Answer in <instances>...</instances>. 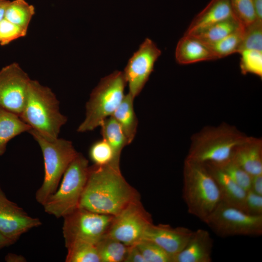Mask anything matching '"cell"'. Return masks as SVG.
Returning <instances> with one entry per match:
<instances>
[{
    "mask_svg": "<svg viewBox=\"0 0 262 262\" xmlns=\"http://www.w3.org/2000/svg\"><path fill=\"white\" fill-rule=\"evenodd\" d=\"M101 134L111 147L115 159L120 161L123 148L128 145L126 136L119 124L112 116L105 119L100 125Z\"/></svg>",
    "mask_w": 262,
    "mask_h": 262,
    "instance_id": "cell-23",
    "label": "cell"
},
{
    "mask_svg": "<svg viewBox=\"0 0 262 262\" xmlns=\"http://www.w3.org/2000/svg\"><path fill=\"white\" fill-rule=\"evenodd\" d=\"M96 246L100 262H124L129 247L120 241L106 235Z\"/></svg>",
    "mask_w": 262,
    "mask_h": 262,
    "instance_id": "cell-25",
    "label": "cell"
},
{
    "mask_svg": "<svg viewBox=\"0 0 262 262\" xmlns=\"http://www.w3.org/2000/svg\"><path fill=\"white\" fill-rule=\"evenodd\" d=\"M28 132L39 144L43 157L44 180L35 193L36 200L43 206L57 189L65 171L78 152L69 140H50L33 129Z\"/></svg>",
    "mask_w": 262,
    "mask_h": 262,
    "instance_id": "cell-5",
    "label": "cell"
},
{
    "mask_svg": "<svg viewBox=\"0 0 262 262\" xmlns=\"http://www.w3.org/2000/svg\"><path fill=\"white\" fill-rule=\"evenodd\" d=\"M127 82L123 72L115 71L101 79L86 104V115L77 131L94 130L112 115L122 101Z\"/></svg>",
    "mask_w": 262,
    "mask_h": 262,
    "instance_id": "cell-6",
    "label": "cell"
},
{
    "mask_svg": "<svg viewBox=\"0 0 262 262\" xmlns=\"http://www.w3.org/2000/svg\"><path fill=\"white\" fill-rule=\"evenodd\" d=\"M89 155L95 165L103 166L112 163L120 164V161L115 159L113 149L103 138L92 144L89 149Z\"/></svg>",
    "mask_w": 262,
    "mask_h": 262,
    "instance_id": "cell-29",
    "label": "cell"
},
{
    "mask_svg": "<svg viewBox=\"0 0 262 262\" xmlns=\"http://www.w3.org/2000/svg\"><path fill=\"white\" fill-rule=\"evenodd\" d=\"M244 211L251 215L262 216V196L247 191Z\"/></svg>",
    "mask_w": 262,
    "mask_h": 262,
    "instance_id": "cell-35",
    "label": "cell"
},
{
    "mask_svg": "<svg viewBox=\"0 0 262 262\" xmlns=\"http://www.w3.org/2000/svg\"><path fill=\"white\" fill-rule=\"evenodd\" d=\"M250 190L262 196V174L252 176Z\"/></svg>",
    "mask_w": 262,
    "mask_h": 262,
    "instance_id": "cell-37",
    "label": "cell"
},
{
    "mask_svg": "<svg viewBox=\"0 0 262 262\" xmlns=\"http://www.w3.org/2000/svg\"><path fill=\"white\" fill-rule=\"evenodd\" d=\"M234 16L229 0H211L192 20L185 34H193Z\"/></svg>",
    "mask_w": 262,
    "mask_h": 262,
    "instance_id": "cell-19",
    "label": "cell"
},
{
    "mask_svg": "<svg viewBox=\"0 0 262 262\" xmlns=\"http://www.w3.org/2000/svg\"><path fill=\"white\" fill-rule=\"evenodd\" d=\"M161 51L150 39L146 38L129 60L123 72L129 93L135 98L142 91L153 70Z\"/></svg>",
    "mask_w": 262,
    "mask_h": 262,
    "instance_id": "cell-12",
    "label": "cell"
},
{
    "mask_svg": "<svg viewBox=\"0 0 262 262\" xmlns=\"http://www.w3.org/2000/svg\"><path fill=\"white\" fill-rule=\"evenodd\" d=\"M235 17L244 27L256 19L253 0H229Z\"/></svg>",
    "mask_w": 262,
    "mask_h": 262,
    "instance_id": "cell-33",
    "label": "cell"
},
{
    "mask_svg": "<svg viewBox=\"0 0 262 262\" xmlns=\"http://www.w3.org/2000/svg\"><path fill=\"white\" fill-rule=\"evenodd\" d=\"M9 2L8 0H0V21L4 18L5 10Z\"/></svg>",
    "mask_w": 262,
    "mask_h": 262,
    "instance_id": "cell-41",
    "label": "cell"
},
{
    "mask_svg": "<svg viewBox=\"0 0 262 262\" xmlns=\"http://www.w3.org/2000/svg\"><path fill=\"white\" fill-rule=\"evenodd\" d=\"M27 31L4 18L0 21V45H7L12 41L26 36Z\"/></svg>",
    "mask_w": 262,
    "mask_h": 262,
    "instance_id": "cell-34",
    "label": "cell"
},
{
    "mask_svg": "<svg viewBox=\"0 0 262 262\" xmlns=\"http://www.w3.org/2000/svg\"><path fill=\"white\" fill-rule=\"evenodd\" d=\"M31 79L17 63L0 70V107L19 116L24 108Z\"/></svg>",
    "mask_w": 262,
    "mask_h": 262,
    "instance_id": "cell-11",
    "label": "cell"
},
{
    "mask_svg": "<svg viewBox=\"0 0 262 262\" xmlns=\"http://www.w3.org/2000/svg\"><path fill=\"white\" fill-rule=\"evenodd\" d=\"M240 68L244 75L248 73L262 77V51L245 49L241 51Z\"/></svg>",
    "mask_w": 262,
    "mask_h": 262,
    "instance_id": "cell-30",
    "label": "cell"
},
{
    "mask_svg": "<svg viewBox=\"0 0 262 262\" xmlns=\"http://www.w3.org/2000/svg\"><path fill=\"white\" fill-rule=\"evenodd\" d=\"M42 224L15 202L10 200L0 186V231L14 244L31 229Z\"/></svg>",
    "mask_w": 262,
    "mask_h": 262,
    "instance_id": "cell-13",
    "label": "cell"
},
{
    "mask_svg": "<svg viewBox=\"0 0 262 262\" xmlns=\"http://www.w3.org/2000/svg\"><path fill=\"white\" fill-rule=\"evenodd\" d=\"M19 117L32 129L47 138H58L61 127L67 117L59 110V101L51 89L31 80L26 102Z\"/></svg>",
    "mask_w": 262,
    "mask_h": 262,
    "instance_id": "cell-2",
    "label": "cell"
},
{
    "mask_svg": "<svg viewBox=\"0 0 262 262\" xmlns=\"http://www.w3.org/2000/svg\"><path fill=\"white\" fill-rule=\"evenodd\" d=\"M5 261L7 262H24L26 259L21 255L9 253L5 257Z\"/></svg>",
    "mask_w": 262,
    "mask_h": 262,
    "instance_id": "cell-39",
    "label": "cell"
},
{
    "mask_svg": "<svg viewBox=\"0 0 262 262\" xmlns=\"http://www.w3.org/2000/svg\"><path fill=\"white\" fill-rule=\"evenodd\" d=\"M113 216L78 208L63 217L65 246L75 242L97 245L106 235Z\"/></svg>",
    "mask_w": 262,
    "mask_h": 262,
    "instance_id": "cell-9",
    "label": "cell"
},
{
    "mask_svg": "<svg viewBox=\"0 0 262 262\" xmlns=\"http://www.w3.org/2000/svg\"><path fill=\"white\" fill-rule=\"evenodd\" d=\"M256 19L262 20V0H253Z\"/></svg>",
    "mask_w": 262,
    "mask_h": 262,
    "instance_id": "cell-38",
    "label": "cell"
},
{
    "mask_svg": "<svg viewBox=\"0 0 262 262\" xmlns=\"http://www.w3.org/2000/svg\"><path fill=\"white\" fill-rule=\"evenodd\" d=\"M203 222L220 237L262 234V216L249 215L221 201Z\"/></svg>",
    "mask_w": 262,
    "mask_h": 262,
    "instance_id": "cell-8",
    "label": "cell"
},
{
    "mask_svg": "<svg viewBox=\"0 0 262 262\" xmlns=\"http://www.w3.org/2000/svg\"><path fill=\"white\" fill-rule=\"evenodd\" d=\"M31 129L18 115L0 107V156L6 151L10 140Z\"/></svg>",
    "mask_w": 262,
    "mask_h": 262,
    "instance_id": "cell-20",
    "label": "cell"
},
{
    "mask_svg": "<svg viewBox=\"0 0 262 262\" xmlns=\"http://www.w3.org/2000/svg\"><path fill=\"white\" fill-rule=\"evenodd\" d=\"M193 231L183 227L173 228L167 224H152L143 238L156 243L172 258L180 252L190 239Z\"/></svg>",
    "mask_w": 262,
    "mask_h": 262,
    "instance_id": "cell-14",
    "label": "cell"
},
{
    "mask_svg": "<svg viewBox=\"0 0 262 262\" xmlns=\"http://www.w3.org/2000/svg\"><path fill=\"white\" fill-rule=\"evenodd\" d=\"M134 99L129 93L125 95L112 115L122 128L128 145L134 139L138 125V119L133 108Z\"/></svg>",
    "mask_w": 262,
    "mask_h": 262,
    "instance_id": "cell-21",
    "label": "cell"
},
{
    "mask_svg": "<svg viewBox=\"0 0 262 262\" xmlns=\"http://www.w3.org/2000/svg\"><path fill=\"white\" fill-rule=\"evenodd\" d=\"M204 164L217 184L221 202L244 211L246 191L216 165L211 163Z\"/></svg>",
    "mask_w": 262,
    "mask_h": 262,
    "instance_id": "cell-18",
    "label": "cell"
},
{
    "mask_svg": "<svg viewBox=\"0 0 262 262\" xmlns=\"http://www.w3.org/2000/svg\"><path fill=\"white\" fill-rule=\"evenodd\" d=\"M214 164L243 189L246 191L250 189L252 176L239 165L230 160L219 164Z\"/></svg>",
    "mask_w": 262,
    "mask_h": 262,
    "instance_id": "cell-32",
    "label": "cell"
},
{
    "mask_svg": "<svg viewBox=\"0 0 262 262\" xmlns=\"http://www.w3.org/2000/svg\"><path fill=\"white\" fill-rule=\"evenodd\" d=\"M243 33V27H242L217 41L207 44L218 59L225 57L237 53L242 39Z\"/></svg>",
    "mask_w": 262,
    "mask_h": 262,
    "instance_id": "cell-27",
    "label": "cell"
},
{
    "mask_svg": "<svg viewBox=\"0 0 262 262\" xmlns=\"http://www.w3.org/2000/svg\"><path fill=\"white\" fill-rule=\"evenodd\" d=\"M152 224L151 214L138 199L130 203L113 216L106 236L130 246L143 238Z\"/></svg>",
    "mask_w": 262,
    "mask_h": 262,
    "instance_id": "cell-10",
    "label": "cell"
},
{
    "mask_svg": "<svg viewBox=\"0 0 262 262\" xmlns=\"http://www.w3.org/2000/svg\"><path fill=\"white\" fill-rule=\"evenodd\" d=\"M245 49L262 51V20L256 19L243 27L242 39L237 53Z\"/></svg>",
    "mask_w": 262,
    "mask_h": 262,
    "instance_id": "cell-28",
    "label": "cell"
},
{
    "mask_svg": "<svg viewBox=\"0 0 262 262\" xmlns=\"http://www.w3.org/2000/svg\"><path fill=\"white\" fill-rule=\"evenodd\" d=\"M66 262H100L96 245L75 242L66 246Z\"/></svg>",
    "mask_w": 262,
    "mask_h": 262,
    "instance_id": "cell-26",
    "label": "cell"
},
{
    "mask_svg": "<svg viewBox=\"0 0 262 262\" xmlns=\"http://www.w3.org/2000/svg\"><path fill=\"white\" fill-rule=\"evenodd\" d=\"M213 240L207 230L199 229L193 233L183 249L172 262H211Z\"/></svg>",
    "mask_w": 262,
    "mask_h": 262,
    "instance_id": "cell-15",
    "label": "cell"
},
{
    "mask_svg": "<svg viewBox=\"0 0 262 262\" xmlns=\"http://www.w3.org/2000/svg\"><path fill=\"white\" fill-rule=\"evenodd\" d=\"M182 197L188 213L203 222L221 201L217 184L204 163L185 159Z\"/></svg>",
    "mask_w": 262,
    "mask_h": 262,
    "instance_id": "cell-3",
    "label": "cell"
},
{
    "mask_svg": "<svg viewBox=\"0 0 262 262\" xmlns=\"http://www.w3.org/2000/svg\"><path fill=\"white\" fill-rule=\"evenodd\" d=\"M13 244L14 243L4 236L0 231V249Z\"/></svg>",
    "mask_w": 262,
    "mask_h": 262,
    "instance_id": "cell-40",
    "label": "cell"
},
{
    "mask_svg": "<svg viewBox=\"0 0 262 262\" xmlns=\"http://www.w3.org/2000/svg\"><path fill=\"white\" fill-rule=\"evenodd\" d=\"M175 58L180 65L218 59L207 44L192 35L185 34L177 44Z\"/></svg>",
    "mask_w": 262,
    "mask_h": 262,
    "instance_id": "cell-17",
    "label": "cell"
},
{
    "mask_svg": "<svg viewBox=\"0 0 262 262\" xmlns=\"http://www.w3.org/2000/svg\"><path fill=\"white\" fill-rule=\"evenodd\" d=\"M140 199L138 191L122 175L120 164L89 166L87 180L79 207L115 216L131 202Z\"/></svg>",
    "mask_w": 262,
    "mask_h": 262,
    "instance_id": "cell-1",
    "label": "cell"
},
{
    "mask_svg": "<svg viewBox=\"0 0 262 262\" xmlns=\"http://www.w3.org/2000/svg\"><path fill=\"white\" fill-rule=\"evenodd\" d=\"M247 136L224 123L204 128L192 138L186 159L219 164L230 160L236 148Z\"/></svg>",
    "mask_w": 262,
    "mask_h": 262,
    "instance_id": "cell-4",
    "label": "cell"
},
{
    "mask_svg": "<svg viewBox=\"0 0 262 262\" xmlns=\"http://www.w3.org/2000/svg\"><path fill=\"white\" fill-rule=\"evenodd\" d=\"M34 13L35 9L33 5L25 0H14L10 1L7 5L4 18L27 31Z\"/></svg>",
    "mask_w": 262,
    "mask_h": 262,
    "instance_id": "cell-24",
    "label": "cell"
},
{
    "mask_svg": "<svg viewBox=\"0 0 262 262\" xmlns=\"http://www.w3.org/2000/svg\"><path fill=\"white\" fill-rule=\"evenodd\" d=\"M230 160L251 176L262 174V141L247 136L234 150Z\"/></svg>",
    "mask_w": 262,
    "mask_h": 262,
    "instance_id": "cell-16",
    "label": "cell"
},
{
    "mask_svg": "<svg viewBox=\"0 0 262 262\" xmlns=\"http://www.w3.org/2000/svg\"><path fill=\"white\" fill-rule=\"evenodd\" d=\"M243 27L234 16L213 24L192 35L206 44L217 41Z\"/></svg>",
    "mask_w": 262,
    "mask_h": 262,
    "instance_id": "cell-22",
    "label": "cell"
},
{
    "mask_svg": "<svg viewBox=\"0 0 262 262\" xmlns=\"http://www.w3.org/2000/svg\"><path fill=\"white\" fill-rule=\"evenodd\" d=\"M89 170L88 161L78 153L65 171L60 186L43 205L45 212L63 218L79 208Z\"/></svg>",
    "mask_w": 262,
    "mask_h": 262,
    "instance_id": "cell-7",
    "label": "cell"
},
{
    "mask_svg": "<svg viewBox=\"0 0 262 262\" xmlns=\"http://www.w3.org/2000/svg\"><path fill=\"white\" fill-rule=\"evenodd\" d=\"M124 262H145V261L139 249L134 245L129 246Z\"/></svg>",
    "mask_w": 262,
    "mask_h": 262,
    "instance_id": "cell-36",
    "label": "cell"
},
{
    "mask_svg": "<svg viewBox=\"0 0 262 262\" xmlns=\"http://www.w3.org/2000/svg\"><path fill=\"white\" fill-rule=\"evenodd\" d=\"M145 262H172V259L160 246L151 240L143 238L135 244Z\"/></svg>",
    "mask_w": 262,
    "mask_h": 262,
    "instance_id": "cell-31",
    "label": "cell"
}]
</instances>
